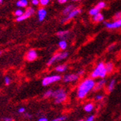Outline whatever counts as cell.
I'll list each match as a JSON object with an SVG mask.
<instances>
[{"label":"cell","mask_w":121,"mask_h":121,"mask_svg":"<svg viewBox=\"0 0 121 121\" xmlns=\"http://www.w3.org/2000/svg\"><path fill=\"white\" fill-rule=\"evenodd\" d=\"M94 120H95V116H93V115H91V116L88 117L85 121H94Z\"/></svg>","instance_id":"d6a6232c"},{"label":"cell","mask_w":121,"mask_h":121,"mask_svg":"<svg viewBox=\"0 0 121 121\" xmlns=\"http://www.w3.org/2000/svg\"><path fill=\"white\" fill-rule=\"evenodd\" d=\"M52 93H53V91L51 90V89H49L46 91V92H44V97L46 98H51V97L52 96Z\"/></svg>","instance_id":"d4e9b609"},{"label":"cell","mask_w":121,"mask_h":121,"mask_svg":"<svg viewBox=\"0 0 121 121\" xmlns=\"http://www.w3.org/2000/svg\"><path fill=\"white\" fill-rule=\"evenodd\" d=\"M24 13H25V11H24L22 9H18L15 11V13H14V15L17 17H19L21 16H22L24 14Z\"/></svg>","instance_id":"484cf974"},{"label":"cell","mask_w":121,"mask_h":121,"mask_svg":"<svg viewBox=\"0 0 121 121\" xmlns=\"http://www.w3.org/2000/svg\"><path fill=\"white\" fill-rule=\"evenodd\" d=\"M46 16H47V10L44 8H40L38 10V16H39V22L44 21Z\"/></svg>","instance_id":"7c38bea8"},{"label":"cell","mask_w":121,"mask_h":121,"mask_svg":"<svg viewBox=\"0 0 121 121\" xmlns=\"http://www.w3.org/2000/svg\"><path fill=\"white\" fill-rule=\"evenodd\" d=\"M58 47H60V50H65L67 48V42H66V39H61L58 43Z\"/></svg>","instance_id":"ffe728a7"},{"label":"cell","mask_w":121,"mask_h":121,"mask_svg":"<svg viewBox=\"0 0 121 121\" xmlns=\"http://www.w3.org/2000/svg\"><path fill=\"white\" fill-rule=\"evenodd\" d=\"M92 21L95 23H100L104 21V16L100 12L92 16Z\"/></svg>","instance_id":"8fae6325"},{"label":"cell","mask_w":121,"mask_h":121,"mask_svg":"<svg viewBox=\"0 0 121 121\" xmlns=\"http://www.w3.org/2000/svg\"><path fill=\"white\" fill-rule=\"evenodd\" d=\"M69 34V30H60V31L57 33L58 37L60 38L61 39H65L68 36Z\"/></svg>","instance_id":"9a60e30c"},{"label":"cell","mask_w":121,"mask_h":121,"mask_svg":"<svg viewBox=\"0 0 121 121\" xmlns=\"http://www.w3.org/2000/svg\"><path fill=\"white\" fill-rule=\"evenodd\" d=\"M107 75L108 73L105 68V63L100 61L97 64L92 72H91L90 76L93 79H96V78H105Z\"/></svg>","instance_id":"7a4b0ae2"},{"label":"cell","mask_w":121,"mask_h":121,"mask_svg":"<svg viewBox=\"0 0 121 121\" xmlns=\"http://www.w3.org/2000/svg\"><path fill=\"white\" fill-rule=\"evenodd\" d=\"M104 99V95H101V94H98L95 96V100H98V101H100V100H102Z\"/></svg>","instance_id":"4dcf8cb0"},{"label":"cell","mask_w":121,"mask_h":121,"mask_svg":"<svg viewBox=\"0 0 121 121\" xmlns=\"http://www.w3.org/2000/svg\"><path fill=\"white\" fill-rule=\"evenodd\" d=\"M18 112L19 114H24L25 112V107H21L19 108V110H18Z\"/></svg>","instance_id":"1f68e13d"},{"label":"cell","mask_w":121,"mask_h":121,"mask_svg":"<svg viewBox=\"0 0 121 121\" xmlns=\"http://www.w3.org/2000/svg\"><path fill=\"white\" fill-rule=\"evenodd\" d=\"M3 120L4 121H13V118L11 117H4Z\"/></svg>","instance_id":"8d00e7d4"},{"label":"cell","mask_w":121,"mask_h":121,"mask_svg":"<svg viewBox=\"0 0 121 121\" xmlns=\"http://www.w3.org/2000/svg\"><path fill=\"white\" fill-rule=\"evenodd\" d=\"M79 79V75L78 74H67L65 75L63 78V81L65 83H73Z\"/></svg>","instance_id":"ba28073f"},{"label":"cell","mask_w":121,"mask_h":121,"mask_svg":"<svg viewBox=\"0 0 121 121\" xmlns=\"http://www.w3.org/2000/svg\"><path fill=\"white\" fill-rule=\"evenodd\" d=\"M38 121H48V119L45 117H41L38 120Z\"/></svg>","instance_id":"d590c367"},{"label":"cell","mask_w":121,"mask_h":121,"mask_svg":"<svg viewBox=\"0 0 121 121\" xmlns=\"http://www.w3.org/2000/svg\"><path fill=\"white\" fill-rule=\"evenodd\" d=\"M61 76L59 75H49V76H47L45 78H43L42 80V85L44 86H49L52 83H56L59 81L61 80Z\"/></svg>","instance_id":"277c9868"},{"label":"cell","mask_w":121,"mask_h":121,"mask_svg":"<svg viewBox=\"0 0 121 121\" xmlns=\"http://www.w3.org/2000/svg\"><path fill=\"white\" fill-rule=\"evenodd\" d=\"M100 10L98 8H97L96 6H95L94 8H91V9L89 10V14L91 16H95V14L100 13Z\"/></svg>","instance_id":"7402d4cb"},{"label":"cell","mask_w":121,"mask_h":121,"mask_svg":"<svg viewBox=\"0 0 121 121\" xmlns=\"http://www.w3.org/2000/svg\"><path fill=\"white\" fill-rule=\"evenodd\" d=\"M83 108H84V111L89 113V112L93 111V109H94V104H92V103H88V104H86L85 106H84Z\"/></svg>","instance_id":"d6986e66"},{"label":"cell","mask_w":121,"mask_h":121,"mask_svg":"<svg viewBox=\"0 0 121 121\" xmlns=\"http://www.w3.org/2000/svg\"><path fill=\"white\" fill-rule=\"evenodd\" d=\"M38 57V54L35 50H30L27 52L26 55V58L28 61H33Z\"/></svg>","instance_id":"30bf717a"},{"label":"cell","mask_w":121,"mask_h":121,"mask_svg":"<svg viewBox=\"0 0 121 121\" xmlns=\"http://www.w3.org/2000/svg\"><path fill=\"white\" fill-rule=\"evenodd\" d=\"M72 1H73V2H80L81 0H72Z\"/></svg>","instance_id":"ab89813d"},{"label":"cell","mask_w":121,"mask_h":121,"mask_svg":"<svg viewBox=\"0 0 121 121\" xmlns=\"http://www.w3.org/2000/svg\"><path fill=\"white\" fill-rule=\"evenodd\" d=\"M105 68L108 74H111L114 69V64L112 61H108L105 63Z\"/></svg>","instance_id":"4fadbf2b"},{"label":"cell","mask_w":121,"mask_h":121,"mask_svg":"<svg viewBox=\"0 0 121 121\" xmlns=\"http://www.w3.org/2000/svg\"><path fill=\"white\" fill-rule=\"evenodd\" d=\"M0 55H1V52H0Z\"/></svg>","instance_id":"b9f144b4"},{"label":"cell","mask_w":121,"mask_h":121,"mask_svg":"<svg viewBox=\"0 0 121 121\" xmlns=\"http://www.w3.org/2000/svg\"><path fill=\"white\" fill-rule=\"evenodd\" d=\"M56 61H57V53L55 54V55H54L49 60H48V62L47 63V66H51Z\"/></svg>","instance_id":"cb8c5ba5"},{"label":"cell","mask_w":121,"mask_h":121,"mask_svg":"<svg viewBox=\"0 0 121 121\" xmlns=\"http://www.w3.org/2000/svg\"><path fill=\"white\" fill-rule=\"evenodd\" d=\"M52 98L55 100V103L56 104H60L64 103L66 98H67V93L64 89H58L53 91Z\"/></svg>","instance_id":"3957f363"},{"label":"cell","mask_w":121,"mask_h":121,"mask_svg":"<svg viewBox=\"0 0 121 121\" xmlns=\"http://www.w3.org/2000/svg\"><path fill=\"white\" fill-rule=\"evenodd\" d=\"M84 72H84V70L81 69V70H79V71H78L77 74H78V75H79V77H80V76H82V75L84 74Z\"/></svg>","instance_id":"e575fe53"},{"label":"cell","mask_w":121,"mask_h":121,"mask_svg":"<svg viewBox=\"0 0 121 121\" xmlns=\"http://www.w3.org/2000/svg\"><path fill=\"white\" fill-rule=\"evenodd\" d=\"M66 120V116H60L58 117H56L55 119L52 120V121H64Z\"/></svg>","instance_id":"83f0119b"},{"label":"cell","mask_w":121,"mask_h":121,"mask_svg":"<svg viewBox=\"0 0 121 121\" xmlns=\"http://www.w3.org/2000/svg\"><path fill=\"white\" fill-rule=\"evenodd\" d=\"M69 53L67 52H58L57 53V61L62 60L66 59L68 57Z\"/></svg>","instance_id":"2e32d148"},{"label":"cell","mask_w":121,"mask_h":121,"mask_svg":"<svg viewBox=\"0 0 121 121\" xmlns=\"http://www.w3.org/2000/svg\"><path fill=\"white\" fill-rule=\"evenodd\" d=\"M95 6L101 11L103 9L106 8V3L105 2H104V1H100V2H99L98 4H97Z\"/></svg>","instance_id":"603a6c76"},{"label":"cell","mask_w":121,"mask_h":121,"mask_svg":"<svg viewBox=\"0 0 121 121\" xmlns=\"http://www.w3.org/2000/svg\"><path fill=\"white\" fill-rule=\"evenodd\" d=\"M117 19H121V12L120 11L117 12L113 16V20H117Z\"/></svg>","instance_id":"4316f807"},{"label":"cell","mask_w":121,"mask_h":121,"mask_svg":"<svg viewBox=\"0 0 121 121\" xmlns=\"http://www.w3.org/2000/svg\"><path fill=\"white\" fill-rule=\"evenodd\" d=\"M2 2H3V0H0V4H2Z\"/></svg>","instance_id":"60d3db41"},{"label":"cell","mask_w":121,"mask_h":121,"mask_svg":"<svg viewBox=\"0 0 121 121\" xmlns=\"http://www.w3.org/2000/svg\"><path fill=\"white\" fill-rule=\"evenodd\" d=\"M104 25L108 30H117L121 27V19L113 20L112 22H106Z\"/></svg>","instance_id":"8992f818"},{"label":"cell","mask_w":121,"mask_h":121,"mask_svg":"<svg viewBox=\"0 0 121 121\" xmlns=\"http://www.w3.org/2000/svg\"><path fill=\"white\" fill-rule=\"evenodd\" d=\"M81 12H82V10L81 8H74L67 16H66V18H64V19H63L61 21H60V22H61L62 24L66 23L69 20H71L72 19L76 17L78 15L81 14Z\"/></svg>","instance_id":"5b68a950"},{"label":"cell","mask_w":121,"mask_h":121,"mask_svg":"<svg viewBox=\"0 0 121 121\" xmlns=\"http://www.w3.org/2000/svg\"><path fill=\"white\" fill-rule=\"evenodd\" d=\"M10 83H11V79L10 78V77L6 76L4 78V83L6 84V85H10Z\"/></svg>","instance_id":"f546056e"},{"label":"cell","mask_w":121,"mask_h":121,"mask_svg":"<svg viewBox=\"0 0 121 121\" xmlns=\"http://www.w3.org/2000/svg\"><path fill=\"white\" fill-rule=\"evenodd\" d=\"M66 69H67V66L66 64H60L55 68V70L57 72H64Z\"/></svg>","instance_id":"ac0fdd59"},{"label":"cell","mask_w":121,"mask_h":121,"mask_svg":"<svg viewBox=\"0 0 121 121\" xmlns=\"http://www.w3.org/2000/svg\"><path fill=\"white\" fill-rule=\"evenodd\" d=\"M35 13V10L33 8H29L26 10V11H25L24 14L19 17H17L16 21L17 22H22V21H25V19H28L29 17H30L31 16H33Z\"/></svg>","instance_id":"52a82bcc"},{"label":"cell","mask_w":121,"mask_h":121,"mask_svg":"<svg viewBox=\"0 0 121 121\" xmlns=\"http://www.w3.org/2000/svg\"><path fill=\"white\" fill-rule=\"evenodd\" d=\"M115 84H116V79H115V78H112V79H111L109 83H108L107 92H112V91L114 89V87H115Z\"/></svg>","instance_id":"5bb4252c"},{"label":"cell","mask_w":121,"mask_h":121,"mask_svg":"<svg viewBox=\"0 0 121 121\" xmlns=\"http://www.w3.org/2000/svg\"><path fill=\"white\" fill-rule=\"evenodd\" d=\"M25 117H27V118H29V119H30V118L32 117L31 114H28V113H26V114H25Z\"/></svg>","instance_id":"f35d334b"},{"label":"cell","mask_w":121,"mask_h":121,"mask_svg":"<svg viewBox=\"0 0 121 121\" xmlns=\"http://www.w3.org/2000/svg\"><path fill=\"white\" fill-rule=\"evenodd\" d=\"M50 0H39V4L41 6H46L49 4Z\"/></svg>","instance_id":"f1b7e54d"},{"label":"cell","mask_w":121,"mask_h":121,"mask_svg":"<svg viewBox=\"0 0 121 121\" xmlns=\"http://www.w3.org/2000/svg\"><path fill=\"white\" fill-rule=\"evenodd\" d=\"M31 2H32V4L33 5H35L36 6V5L39 4V0H32Z\"/></svg>","instance_id":"836d02e7"},{"label":"cell","mask_w":121,"mask_h":121,"mask_svg":"<svg viewBox=\"0 0 121 121\" xmlns=\"http://www.w3.org/2000/svg\"><path fill=\"white\" fill-rule=\"evenodd\" d=\"M95 85V81L92 78H87L84 79L78 85L77 89V97L78 99H84L92 90H93Z\"/></svg>","instance_id":"6da1fadb"},{"label":"cell","mask_w":121,"mask_h":121,"mask_svg":"<svg viewBox=\"0 0 121 121\" xmlns=\"http://www.w3.org/2000/svg\"><path fill=\"white\" fill-rule=\"evenodd\" d=\"M67 1H68V0H58V2L60 4H64V3H66Z\"/></svg>","instance_id":"74e56055"},{"label":"cell","mask_w":121,"mask_h":121,"mask_svg":"<svg viewBox=\"0 0 121 121\" xmlns=\"http://www.w3.org/2000/svg\"><path fill=\"white\" fill-rule=\"evenodd\" d=\"M74 8H75V6H74V5H72V4H69V5H68V6H66V8L63 10V11H62L63 15H64V16H67V15H68Z\"/></svg>","instance_id":"e0dca14e"},{"label":"cell","mask_w":121,"mask_h":121,"mask_svg":"<svg viewBox=\"0 0 121 121\" xmlns=\"http://www.w3.org/2000/svg\"><path fill=\"white\" fill-rule=\"evenodd\" d=\"M106 80L105 78H100V79L98 81H95V85L94 86L93 91L94 92H98V91H100L101 89H103L104 88V86H106Z\"/></svg>","instance_id":"9c48e42d"},{"label":"cell","mask_w":121,"mask_h":121,"mask_svg":"<svg viewBox=\"0 0 121 121\" xmlns=\"http://www.w3.org/2000/svg\"><path fill=\"white\" fill-rule=\"evenodd\" d=\"M16 5L17 7L19 8H25L28 5V1L27 0H19L16 2Z\"/></svg>","instance_id":"44dd1931"}]
</instances>
